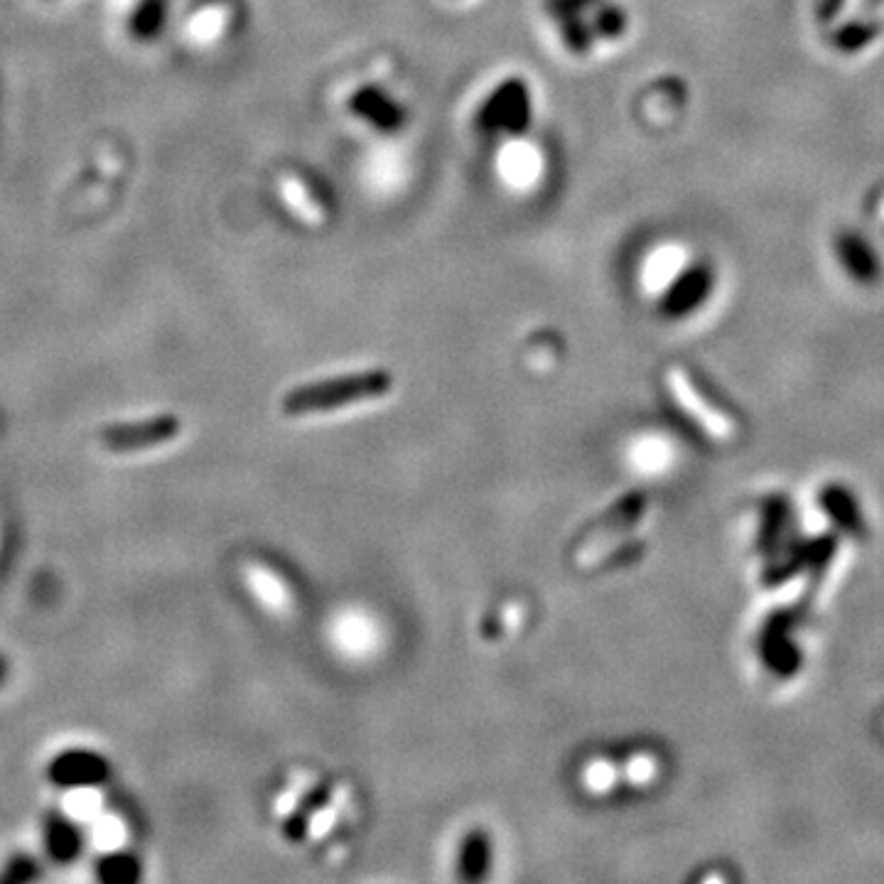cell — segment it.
<instances>
[{
  "label": "cell",
  "mask_w": 884,
  "mask_h": 884,
  "mask_svg": "<svg viewBox=\"0 0 884 884\" xmlns=\"http://www.w3.org/2000/svg\"><path fill=\"white\" fill-rule=\"evenodd\" d=\"M123 838H126V828H123L121 820L116 816H103L99 820L97 830H93V840H97L99 848H119Z\"/></svg>",
  "instance_id": "5bb4252c"
},
{
  "label": "cell",
  "mask_w": 884,
  "mask_h": 884,
  "mask_svg": "<svg viewBox=\"0 0 884 884\" xmlns=\"http://www.w3.org/2000/svg\"><path fill=\"white\" fill-rule=\"evenodd\" d=\"M5 675H8V661L0 657V683L5 681Z\"/></svg>",
  "instance_id": "d6986e66"
},
{
  "label": "cell",
  "mask_w": 884,
  "mask_h": 884,
  "mask_svg": "<svg viewBox=\"0 0 884 884\" xmlns=\"http://www.w3.org/2000/svg\"><path fill=\"white\" fill-rule=\"evenodd\" d=\"M486 862H489V842H486L484 833H480V830H474V833H470L465 840L462 860H460V865H462L460 877L462 880H480V877H484Z\"/></svg>",
  "instance_id": "4fadbf2b"
},
{
  "label": "cell",
  "mask_w": 884,
  "mask_h": 884,
  "mask_svg": "<svg viewBox=\"0 0 884 884\" xmlns=\"http://www.w3.org/2000/svg\"><path fill=\"white\" fill-rule=\"evenodd\" d=\"M788 524V502L784 496H769L764 502L762 528H759V550L764 556H772L776 546L782 544V536Z\"/></svg>",
  "instance_id": "30bf717a"
},
{
  "label": "cell",
  "mask_w": 884,
  "mask_h": 884,
  "mask_svg": "<svg viewBox=\"0 0 884 884\" xmlns=\"http://www.w3.org/2000/svg\"><path fill=\"white\" fill-rule=\"evenodd\" d=\"M653 774H657V762H653V757L639 754L627 764V776L634 784H647L649 779H653Z\"/></svg>",
  "instance_id": "9a60e30c"
},
{
  "label": "cell",
  "mask_w": 884,
  "mask_h": 884,
  "mask_svg": "<svg viewBox=\"0 0 884 884\" xmlns=\"http://www.w3.org/2000/svg\"><path fill=\"white\" fill-rule=\"evenodd\" d=\"M798 617H801L798 607L774 612L762 631V644H759L769 671L782 675V679H792V675H796L801 669V661H804L801 659L798 647L792 641V627Z\"/></svg>",
  "instance_id": "5b68a950"
},
{
  "label": "cell",
  "mask_w": 884,
  "mask_h": 884,
  "mask_svg": "<svg viewBox=\"0 0 884 884\" xmlns=\"http://www.w3.org/2000/svg\"><path fill=\"white\" fill-rule=\"evenodd\" d=\"M836 548H838V538L836 536H820V538L801 540V544L792 548V553H788L782 560V563H776V566H772L766 570L764 585H769V588L784 585V582L794 580L801 573L820 575L828 568L830 558L836 556Z\"/></svg>",
  "instance_id": "8992f818"
},
{
  "label": "cell",
  "mask_w": 884,
  "mask_h": 884,
  "mask_svg": "<svg viewBox=\"0 0 884 884\" xmlns=\"http://www.w3.org/2000/svg\"><path fill=\"white\" fill-rule=\"evenodd\" d=\"M244 578L248 582V588L256 595V600L268 612H276V615H288L290 607H293V595H290V588L283 582L278 573H273L268 566L256 563V560H248L244 568Z\"/></svg>",
  "instance_id": "52a82bcc"
},
{
  "label": "cell",
  "mask_w": 884,
  "mask_h": 884,
  "mask_svg": "<svg viewBox=\"0 0 884 884\" xmlns=\"http://www.w3.org/2000/svg\"><path fill=\"white\" fill-rule=\"evenodd\" d=\"M665 383H669L673 399L679 401L681 409L689 413L691 418L698 423L707 435H710V438H715V440L732 438L735 421L720 409H715V405L707 401L698 389H695V383L681 367L669 369V373H665Z\"/></svg>",
  "instance_id": "277c9868"
},
{
  "label": "cell",
  "mask_w": 884,
  "mask_h": 884,
  "mask_svg": "<svg viewBox=\"0 0 884 884\" xmlns=\"http://www.w3.org/2000/svg\"><path fill=\"white\" fill-rule=\"evenodd\" d=\"M337 818V804L335 806H327L325 810H320V814L312 818V826H310V830H312V836L315 838H320V836H325L327 830H329V826H332V820Z\"/></svg>",
  "instance_id": "ac0fdd59"
},
{
  "label": "cell",
  "mask_w": 884,
  "mask_h": 884,
  "mask_svg": "<svg viewBox=\"0 0 884 884\" xmlns=\"http://www.w3.org/2000/svg\"><path fill=\"white\" fill-rule=\"evenodd\" d=\"M101 804V796L97 792H79L69 798V810L75 816H91L97 814Z\"/></svg>",
  "instance_id": "e0dca14e"
},
{
  "label": "cell",
  "mask_w": 884,
  "mask_h": 884,
  "mask_svg": "<svg viewBox=\"0 0 884 884\" xmlns=\"http://www.w3.org/2000/svg\"><path fill=\"white\" fill-rule=\"evenodd\" d=\"M818 502L824 506V512L830 516V522H833L842 534L855 538L865 536V522H862L860 506L855 502V496H852L846 486L840 484L824 486L818 494Z\"/></svg>",
  "instance_id": "ba28073f"
},
{
  "label": "cell",
  "mask_w": 884,
  "mask_h": 884,
  "mask_svg": "<svg viewBox=\"0 0 884 884\" xmlns=\"http://www.w3.org/2000/svg\"><path fill=\"white\" fill-rule=\"evenodd\" d=\"M644 506H647V496L644 494H629L627 499H622L617 506H612L609 512L590 528L585 544L578 550V566L592 568L597 563H605L617 540L622 536H627L634 524L639 522Z\"/></svg>",
  "instance_id": "7a4b0ae2"
},
{
  "label": "cell",
  "mask_w": 884,
  "mask_h": 884,
  "mask_svg": "<svg viewBox=\"0 0 884 884\" xmlns=\"http://www.w3.org/2000/svg\"><path fill=\"white\" fill-rule=\"evenodd\" d=\"M226 23H228L226 5H206L190 20V23H187V35H190L194 43H212V40L224 33Z\"/></svg>",
  "instance_id": "7c38bea8"
},
{
  "label": "cell",
  "mask_w": 884,
  "mask_h": 884,
  "mask_svg": "<svg viewBox=\"0 0 884 884\" xmlns=\"http://www.w3.org/2000/svg\"><path fill=\"white\" fill-rule=\"evenodd\" d=\"M280 194H283L286 204L295 212L305 224L320 226L325 224V210L315 202V197L307 192V187L298 180L295 175L280 177Z\"/></svg>",
  "instance_id": "9c48e42d"
},
{
  "label": "cell",
  "mask_w": 884,
  "mask_h": 884,
  "mask_svg": "<svg viewBox=\"0 0 884 884\" xmlns=\"http://www.w3.org/2000/svg\"><path fill=\"white\" fill-rule=\"evenodd\" d=\"M180 433H182V421L172 413H160L153 415V418L111 423L107 428L99 430V440L103 447H109L113 452H135L172 443Z\"/></svg>",
  "instance_id": "3957f363"
},
{
  "label": "cell",
  "mask_w": 884,
  "mask_h": 884,
  "mask_svg": "<svg viewBox=\"0 0 884 884\" xmlns=\"http://www.w3.org/2000/svg\"><path fill=\"white\" fill-rule=\"evenodd\" d=\"M165 15H168V0H141L131 15V33L143 43H150L160 35Z\"/></svg>",
  "instance_id": "8fae6325"
},
{
  "label": "cell",
  "mask_w": 884,
  "mask_h": 884,
  "mask_svg": "<svg viewBox=\"0 0 884 884\" xmlns=\"http://www.w3.org/2000/svg\"><path fill=\"white\" fill-rule=\"evenodd\" d=\"M585 782H588V788L605 792V788H609V784L615 782V772H612V766H607L605 762H597L585 772Z\"/></svg>",
  "instance_id": "2e32d148"
},
{
  "label": "cell",
  "mask_w": 884,
  "mask_h": 884,
  "mask_svg": "<svg viewBox=\"0 0 884 884\" xmlns=\"http://www.w3.org/2000/svg\"><path fill=\"white\" fill-rule=\"evenodd\" d=\"M391 387L393 379L389 371L354 373V377L310 383V387L290 391L283 401V411L290 415H305L342 409V405L387 396Z\"/></svg>",
  "instance_id": "6da1fadb"
}]
</instances>
